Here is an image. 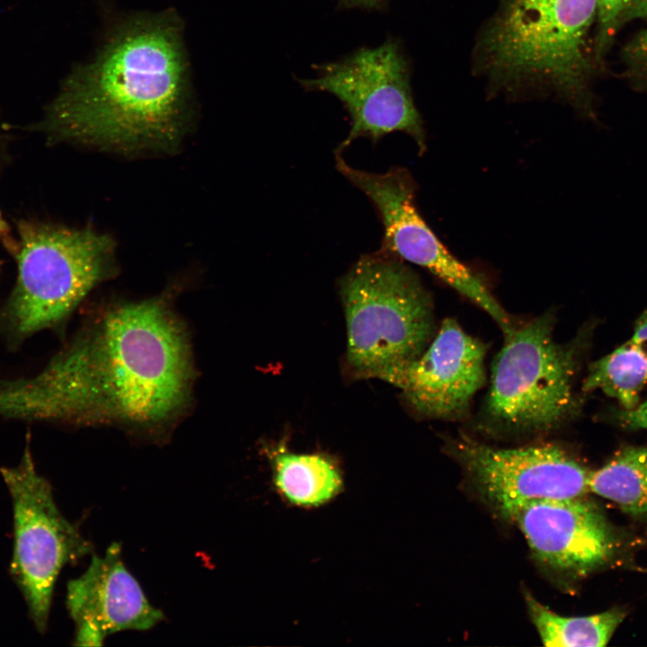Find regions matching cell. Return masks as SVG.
<instances>
[{
    "label": "cell",
    "instance_id": "9c48e42d",
    "mask_svg": "<svg viewBox=\"0 0 647 647\" xmlns=\"http://www.w3.org/2000/svg\"><path fill=\"white\" fill-rule=\"evenodd\" d=\"M337 170L372 202L384 227L380 253L421 266L483 309L504 339L516 327L483 280L455 257L422 218L416 207V183L402 167L374 173L350 167L335 152Z\"/></svg>",
    "mask_w": 647,
    "mask_h": 647
},
{
    "label": "cell",
    "instance_id": "e0dca14e",
    "mask_svg": "<svg viewBox=\"0 0 647 647\" xmlns=\"http://www.w3.org/2000/svg\"><path fill=\"white\" fill-rule=\"evenodd\" d=\"M646 385L647 350L629 340L589 365L581 389L599 390L618 402L620 408L633 410Z\"/></svg>",
    "mask_w": 647,
    "mask_h": 647
},
{
    "label": "cell",
    "instance_id": "277c9868",
    "mask_svg": "<svg viewBox=\"0 0 647 647\" xmlns=\"http://www.w3.org/2000/svg\"><path fill=\"white\" fill-rule=\"evenodd\" d=\"M554 315L548 310L504 340L481 412L480 426L487 434L546 433L581 412L574 381L592 331L584 328L560 343L554 338Z\"/></svg>",
    "mask_w": 647,
    "mask_h": 647
},
{
    "label": "cell",
    "instance_id": "3957f363",
    "mask_svg": "<svg viewBox=\"0 0 647 647\" xmlns=\"http://www.w3.org/2000/svg\"><path fill=\"white\" fill-rule=\"evenodd\" d=\"M598 0H502L483 31L476 67L510 94L552 93L596 119Z\"/></svg>",
    "mask_w": 647,
    "mask_h": 647
},
{
    "label": "cell",
    "instance_id": "8992f818",
    "mask_svg": "<svg viewBox=\"0 0 647 647\" xmlns=\"http://www.w3.org/2000/svg\"><path fill=\"white\" fill-rule=\"evenodd\" d=\"M17 229V280L0 314L13 342L59 324L114 273V244L107 235L26 220Z\"/></svg>",
    "mask_w": 647,
    "mask_h": 647
},
{
    "label": "cell",
    "instance_id": "8fae6325",
    "mask_svg": "<svg viewBox=\"0 0 647 647\" xmlns=\"http://www.w3.org/2000/svg\"><path fill=\"white\" fill-rule=\"evenodd\" d=\"M485 355L481 341L447 318L424 351L384 381L398 387L419 414L456 420L485 383Z\"/></svg>",
    "mask_w": 647,
    "mask_h": 647
},
{
    "label": "cell",
    "instance_id": "ba28073f",
    "mask_svg": "<svg viewBox=\"0 0 647 647\" xmlns=\"http://www.w3.org/2000/svg\"><path fill=\"white\" fill-rule=\"evenodd\" d=\"M299 84L307 92L332 94L347 111L351 127L335 151L342 152L359 137L377 143L400 131L424 153L426 133L412 98L409 61L394 38L316 65L315 75L299 79Z\"/></svg>",
    "mask_w": 647,
    "mask_h": 647
},
{
    "label": "cell",
    "instance_id": "2e32d148",
    "mask_svg": "<svg viewBox=\"0 0 647 647\" xmlns=\"http://www.w3.org/2000/svg\"><path fill=\"white\" fill-rule=\"evenodd\" d=\"M274 480L291 503L317 506L329 501L341 490L342 480L336 465L321 455L279 452L274 456Z\"/></svg>",
    "mask_w": 647,
    "mask_h": 647
},
{
    "label": "cell",
    "instance_id": "30bf717a",
    "mask_svg": "<svg viewBox=\"0 0 647 647\" xmlns=\"http://www.w3.org/2000/svg\"><path fill=\"white\" fill-rule=\"evenodd\" d=\"M448 448L480 495L505 518L531 501L589 492L592 471L554 444L496 448L460 433Z\"/></svg>",
    "mask_w": 647,
    "mask_h": 647
},
{
    "label": "cell",
    "instance_id": "cb8c5ba5",
    "mask_svg": "<svg viewBox=\"0 0 647 647\" xmlns=\"http://www.w3.org/2000/svg\"><path fill=\"white\" fill-rule=\"evenodd\" d=\"M0 270H1V261H0Z\"/></svg>",
    "mask_w": 647,
    "mask_h": 647
},
{
    "label": "cell",
    "instance_id": "5b68a950",
    "mask_svg": "<svg viewBox=\"0 0 647 647\" xmlns=\"http://www.w3.org/2000/svg\"><path fill=\"white\" fill-rule=\"evenodd\" d=\"M347 360L355 374L385 380L434 337L433 306L418 275L379 251L362 255L340 281Z\"/></svg>",
    "mask_w": 647,
    "mask_h": 647
},
{
    "label": "cell",
    "instance_id": "5bb4252c",
    "mask_svg": "<svg viewBox=\"0 0 647 647\" xmlns=\"http://www.w3.org/2000/svg\"><path fill=\"white\" fill-rule=\"evenodd\" d=\"M525 599L531 621L545 646H605L625 618V612L619 608L590 616H564L528 593Z\"/></svg>",
    "mask_w": 647,
    "mask_h": 647
},
{
    "label": "cell",
    "instance_id": "7a4b0ae2",
    "mask_svg": "<svg viewBox=\"0 0 647 647\" xmlns=\"http://www.w3.org/2000/svg\"><path fill=\"white\" fill-rule=\"evenodd\" d=\"M173 11L127 17L95 58L74 67L40 129L51 140L171 150L189 116V66Z\"/></svg>",
    "mask_w": 647,
    "mask_h": 647
},
{
    "label": "cell",
    "instance_id": "52a82bcc",
    "mask_svg": "<svg viewBox=\"0 0 647 647\" xmlns=\"http://www.w3.org/2000/svg\"><path fill=\"white\" fill-rule=\"evenodd\" d=\"M30 438L19 464L0 469L12 499L13 553L10 572L37 630L45 633L61 569L92 551V545L59 511L49 481L35 468Z\"/></svg>",
    "mask_w": 647,
    "mask_h": 647
},
{
    "label": "cell",
    "instance_id": "44dd1931",
    "mask_svg": "<svg viewBox=\"0 0 647 647\" xmlns=\"http://www.w3.org/2000/svg\"><path fill=\"white\" fill-rule=\"evenodd\" d=\"M338 7L343 9H361L365 11H381L389 0H335Z\"/></svg>",
    "mask_w": 647,
    "mask_h": 647
},
{
    "label": "cell",
    "instance_id": "7c38bea8",
    "mask_svg": "<svg viewBox=\"0 0 647 647\" xmlns=\"http://www.w3.org/2000/svg\"><path fill=\"white\" fill-rule=\"evenodd\" d=\"M510 518L536 559L559 573L581 577L602 568L618 554L617 534L585 496L531 501Z\"/></svg>",
    "mask_w": 647,
    "mask_h": 647
},
{
    "label": "cell",
    "instance_id": "6da1fadb",
    "mask_svg": "<svg viewBox=\"0 0 647 647\" xmlns=\"http://www.w3.org/2000/svg\"><path fill=\"white\" fill-rule=\"evenodd\" d=\"M185 331L165 302L102 314L37 375L0 382V417L150 427L187 403L192 381Z\"/></svg>",
    "mask_w": 647,
    "mask_h": 647
},
{
    "label": "cell",
    "instance_id": "4fadbf2b",
    "mask_svg": "<svg viewBox=\"0 0 647 647\" xmlns=\"http://www.w3.org/2000/svg\"><path fill=\"white\" fill-rule=\"evenodd\" d=\"M66 607L79 646H100L111 634L148 630L164 619L128 571L118 543L103 556L94 554L87 570L69 581Z\"/></svg>",
    "mask_w": 647,
    "mask_h": 647
},
{
    "label": "cell",
    "instance_id": "7402d4cb",
    "mask_svg": "<svg viewBox=\"0 0 647 647\" xmlns=\"http://www.w3.org/2000/svg\"><path fill=\"white\" fill-rule=\"evenodd\" d=\"M630 341L641 345L647 350V308L636 320L634 327V334Z\"/></svg>",
    "mask_w": 647,
    "mask_h": 647
},
{
    "label": "cell",
    "instance_id": "d6986e66",
    "mask_svg": "<svg viewBox=\"0 0 647 647\" xmlns=\"http://www.w3.org/2000/svg\"><path fill=\"white\" fill-rule=\"evenodd\" d=\"M621 63L622 75L628 85L647 94V26L624 46Z\"/></svg>",
    "mask_w": 647,
    "mask_h": 647
},
{
    "label": "cell",
    "instance_id": "9a60e30c",
    "mask_svg": "<svg viewBox=\"0 0 647 647\" xmlns=\"http://www.w3.org/2000/svg\"><path fill=\"white\" fill-rule=\"evenodd\" d=\"M589 492L616 503L631 517L647 518V446L617 451L602 467L592 471Z\"/></svg>",
    "mask_w": 647,
    "mask_h": 647
},
{
    "label": "cell",
    "instance_id": "ac0fdd59",
    "mask_svg": "<svg viewBox=\"0 0 647 647\" xmlns=\"http://www.w3.org/2000/svg\"><path fill=\"white\" fill-rule=\"evenodd\" d=\"M595 52L603 67L605 58L621 30L637 20H647V0H598Z\"/></svg>",
    "mask_w": 647,
    "mask_h": 647
},
{
    "label": "cell",
    "instance_id": "603a6c76",
    "mask_svg": "<svg viewBox=\"0 0 647 647\" xmlns=\"http://www.w3.org/2000/svg\"><path fill=\"white\" fill-rule=\"evenodd\" d=\"M9 233V226L7 223L4 220L1 212H0V237L7 238V234Z\"/></svg>",
    "mask_w": 647,
    "mask_h": 647
},
{
    "label": "cell",
    "instance_id": "ffe728a7",
    "mask_svg": "<svg viewBox=\"0 0 647 647\" xmlns=\"http://www.w3.org/2000/svg\"><path fill=\"white\" fill-rule=\"evenodd\" d=\"M601 418L620 429L647 430V401L639 403L633 410L611 407L602 414Z\"/></svg>",
    "mask_w": 647,
    "mask_h": 647
}]
</instances>
